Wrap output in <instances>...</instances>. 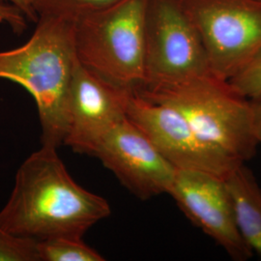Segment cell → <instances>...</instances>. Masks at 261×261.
<instances>
[{"label":"cell","instance_id":"cell-8","mask_svg":"<svg viewBox=\"0 0 261 261\" xmlns=\"http://www.w3.org/2000/svg\"><path fill=\"white\" fill-rule=\"evenodd\" d=\"M133 89L105 79L77 59L68 92L63 144L93 156L107 134L126 117Z\"/></svg>","mask_w":261,"mask_h":261},{"label":"cell","instance_id":"cell-12","mask_svg":"<svg viewBox=\"0 0 261 261\" xmlns=\"http://www.w3.org/2000/svg\"><path fill=\"white\" fill-rule=\"evenodd\" d=\"M39 261H103L105 257L83 238L55 237L37 241Z\"/></svg>","mask_w":261,"mask_h":261},{"label":"cell","instance_id":"cell-11","mask_svg":"<svg viewBox=\"0 0 261 261\" xmlns=\"http://www.w3.org/2000/svg\"><path fill=\"white\" fill-rule=\"evenodd\" d=\"M232 198L236 223L244 241L261 258V189L252 171L241 164L224 178Z\"/></svg>","mask_w":261,"mask_h":261},{"label":"cell","instance_id":"cell-2","mask_svg":"<svg viewBox=\"0 0 261 261\" xmlns=\"http://www.w3.org/2000/svg\"><path fill=\"white\" fill-rule=\"evenodd\" d=\"M28 42L0 51V79L22 86L37 106L42 145L63 144L68 92L77 57L75 23L56 18H39Z\"/></svg>","mask_w":261,"mask_h":261},{"label":"cell","instance_id":"cell-17","mask_svg":"<svg viewBox=\"0 0 261 261\" xmlns=\"http://www.w3.org/2000/svg\"><path fill=\"white\" fill-rule=\"evenodd\" d=\"M0 3H8L14 5L23 13L29 21L36 22L38 20L37 15L31 6L30 0H0Z\"/></svg>","mask_w":261,"mask_h":261},{"label":"cell","instance_id":"cell-1","mask_svg":"<svg viewBox=\"0 0 261 261\" xmlns=\"http://www.w3.org/2000/svg\"><path fill=\"white\" fill-rule=\"evenodd\" d=\"M56 150L42 145L20 165L0 210V227L8 233L36 241L83 238L112 213L103 197L75 182Z\"/></svg>","mask_w":261,"mask_h":261},{"label":"cell","instance_id":"cell-18","mask_svg":"<svg viewBox=\"0 0 261 261\" xmlns=\"http://www.w3.org/2000/svg\"><path fill=\"white\" fill-rule=\"evenodd\" d=\"M252 111H253V123L254 130L258 144L261 145V96L258 98L252 99Z\"/></svg>","mask_w":261,"mask_h":261},{"label":"cell","instance_id":"cell-16","mask_svg":"<svg viewBox=\"0 0 261 261\" xmlns=\"http://www.w3.org/2000/svg\"><path fill=\"white\" fill-rule=\"evenodd\" d=\"M0 23H6L16 34H21L28 28V19L14 5L0 3Z\"/></svg>","mask_w":261,"mask_h":261},{"label":"cell","instance_id":"cell-4","mask_svg":"<svg viewBox=\"0 0 261 261\" xmlns=\"http://www.w3.org/2000/svg\"><path fill=\"white\" fill-rule=\"evenodd\" d=\"M147 0H118L75 22V53L86 68L138 88L144 76Z\"/></svg>","mask_w":261,"mask_h":261},{"label":"cell","instance_id":"cell-7","mask_svg":"<svg viewBox=\"0 0 261 261\" xmlns=\"http://www.w3.org/2000/svg\"><path fill=\"white\" fill-rule=\"evenodd\" d=\"M126 116L176 169L205 171L224 179L244 164L206 144L174 108L146 100L135 89L127 101Z\"/></svg>","mask_w":261,"mask_h":261},{"label":"cell","instance_id":"cell-14","mask_svg":"<svg viewBox=\"0 0 261 261\" xmlns=\"http://www.w3.org/2000/svg\"><path fill=\"white\" fill-rule=\"evenodd\" d=\"M243 97L252 100L261 96V45L228 81Z\"/></svg>","mask_w":261,"mask_h":261},{"label":"cell","instance_id":"cell-3","mask_svg":"<svg viewBox=\"0 0 261 261\" xmlns=\"http://www.w3.org/2000/svg\"><path fill=\"white\" fill-rule=\"evenodd\" d=\"M135 90L146 100L174 108L200 140L229 158L245 164L254 157L258 142L252 101L237 93L227 81L209 74Z\"/></svg>","mask_w":261,"mask_h":261},{"label":"cell","instance_id":"cell-5","mask_svg":"<svg viewBox=\"0 0 261 261\" xmlns=\"http://www.w3.org/2000/svg\"><path fill=\"white\" fill-rule=\"evenodd\" d=\"M213 74L205 47L180 0H147L144 76L139 88L181 84Z\"/></svg>","mask_w":261,"mask_h":261},{"label":"cell","instance_id":"cell-10","mask_svg":"<svg viewBox=\"0 0 261 261\" xmlns=\"http://www.w3.org/2000/svg\"><path fill=\"white\" fill-rule=\"evenodd\" d=\"M93 157L142 200L168 194L176 173V168L127 116L107 134Z\"/></svg>","mask_w":261,"mask_h":261},{"label":"cell","instance_id":"cell-15","mask_svg":"<svg viewBox=\"0 0 261 261\" xmlns=\"http://www.w3.org/2000/svg\"><path fill=\"white\" fill-rule=\"evenodd\" d=\"M0 261H39L37 241L12 235L0 227Z\"/></svg>","mask_w":261,"mask_h":261},{"label":"cell","instance_id":"cell-9","mask_svg":"<svg viewBox=\"0 0 261 261\" xmlns=\"http://www.w3.org/2000/svg\"><path fill=\"white\" fill-rule=\"evenodd\" d=\"M168 195L189 221L221 246L236 261L253 253L236 223L232 198L223 178L200 170L176 169Z\"/></svg>","mask_w":261,"mask_h":261},{"label":"cell","instance_id":"cell-13","mask_svg":"<svg viewBox=\"0 0 261 261\" xmlns=\"http://www.w3.org/2000/svg\"><path fill=\"white\" fill-rule=\"evenodd\" d=\"M118 0H30L39 18H56L76 22L85 16Z\"/></svg>","mask_w":261,"mask_h":261},{"label":"cell","instance_id":"cell-6","mask_svg":"<svg viewBox=\"0 0 261 261\" xmlns=\"http://www.w3.org/2000/svg\"><path fill=\"white\" fill-rule=\"evenodd\" d=\"M216 76L228 81L261 45V0H180Z\"/></svg>","mask_w":261,"mask_h":261}]
</instances>
